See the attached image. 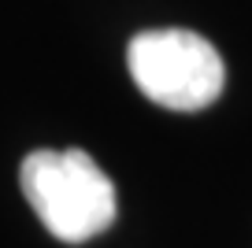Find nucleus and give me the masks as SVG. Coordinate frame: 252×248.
<instances>
[{"instance_id":"nucleus-1","label":"nucleus","mask_w":252,"mask_h":248,"mask_svg":"<svg viewBox=\"0 0 252 248\" xmlns=\"http://www.w3.org/2000/svg\"><path fill=\"white\" fill-rule=\"evenodd\" d=\"M23 196L48 233L67 245L104 233L119 215L115 186L82 148H37L19 167Z\"/></svg>"},{"instance_id":"nucleus-2","label":"nucleus","mask_w":252,"mask_h":248,"mask_svg":"<svg viewBox=\"0 0 252 248\" xmlns=\"http://www.w3.org/2000/svg\"><path fill=\"white\" fill-rule=\"evenodd\" d=\"M130 78L152 104L171 111H200L219 100L226 86L222 56L193 30H145L126 48Z\"/></svg>"}]
</instances>
